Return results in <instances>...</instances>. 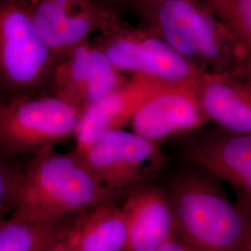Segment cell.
I'll return each mask as SVG.
<instances>
[{"mask_svg":"<svg viewBox=\"0 0 251 251\" xmlns=\"http://www.w3.org/2000/svg\"><path fill=\"white\" fill-rule=\"evenodd\" d=\"M61 55L39 36L25 0H0V95H48Z\"/></svg>","mask_w":251,"mask_h":251,"instance_id":"cell-4","label":"cell"},{"mask_svg":"<svg viewBox=\"0 0 251 251\" xmlns=\"http://www.w3.org/2000/svg\"><path fill=\"white\" fill-rule=\"evenodd\" d=\"M198 82L170 87L153 95L135 114L129 124L132 131L160 145L210 122L198 98Z\"/></svg>","mask_w":251,"mask_h":251,"instance_id":"cell-11","label":"cell"},{"mask_svg":"<svg viewBox=\"0 0 251 251\" xmlns=\"http://www.w3.org/2000/svg\"><path fill=\"white\" fill-rule=\"evenodd\" d=\"M126 236L125 215L116 202L80 213L67 233L73 251H124Z\"/></svg>","mask_w":251,"mask_h":251,"instance_id":"cell-15","label":"cell"},{"mask_svg":"<svg viewBox=\"0 0 251 251\" xmlns=\"http://www.w3.org/2000/svg\"><path fill=\"white\" fill-rule=\"evenodd\" d=\"M39 36L55 53L118 30L123 12L105 0H25Z\"/></svg>","mask_w":251,"mask_h":251,"instance_id":"cell-8","label":"cell"},{"mask_svg":"<svg viewBox=\"0 0 251 251\" xmlns=\"http://www.w3.org/2000/svg\"><path fill=\"white\" fill-rule=\"evenodd\" d=\"M1 102H3V99H2V97H1V95H0V103Z\"/></svg>","mask_w":251,"mask_h":251,"instance_id":"cell-24","label":"cell"},{"mask_svg":"<svg viewBox=\"0 0 251 251\" xmlns=\"http://www.w3.org/2000/svg\"><path fill=\"white\" fill-rule=\"evenodd\" d=\"M118 198L101 184L75 150L63 153L49 147L25 160L9 216L51 223Z\"/></svg>","mask_w":251,"mask_h":251,"instance_id":"cell-1","label":"cell"},{"mask_svg":"<svg viewBox=\"0 0 251 251\" xmlns=\"http://www.w3.org/2000/svg\"><path fill=\"white\" fill-rule=\"evenodd\" d=\"M105 1L122 12L125 10L129 11L131 3H132V0H105Z\"/></svg>","mask_w":251,"mask_h":251,"instance_id":"cell-22","label":"cell"},{"mask_svg":"<svg viewBox=\"0 0 251 251\" xmlns=\"http://www.w3.org/2000/svg\"><path fill=\"white\" fill-rule=\"evenodd\" d=\"M91 41L106 54L119 72L130 77L179 86L197 83L206 71L143 27L126 24Z\"/></svg>","mask_w":251,"mask_h":251,"instance_id":"cell-6","label":"cell"},{"mask_svg":"<svg viewBox=\"0 0 251 251\" xmlns=\"http://www.w3.org/2000/svg\"><path fill=\"white\" fill-rule=\"evenodd\" d=\"M80 112L51 95L18 96L0 103V152L28 157L75 137Z\"/></svg>","mask_w":251,"mask_h":251,"instance_id":"cell-5","label":"cell"},{"mask_svg":"<svg viewBox=\"0 0 251 251\" xmlns=\"http://www.w3.org/2000/svg\"><path fill=\"white\" fill-rule=\"evenodd\" d=\"M158 251H189L176 237L165 243Z\"/></svg>","mask_w":251,"mask_h":251,"instance_id":"cell-21","label":"cell"},{"mask_svg":"<svg viewBox=\"0 0 251 251\" xmlns=\"http://www.w3.org/2000/svg\"><path fill=\"white\" fill-rule=\"evenodd\" d=\"M121 208L127 231L124 251H158L175 237L173 214L163 187L148 183L133 189Z\"/></svg>","mask_w":251,"mask_h":251,"instance_id":"cell-13","label":"cell"},{"mask_svg":"<svg viewBox=\"0 0 251 251\" xmlns=\"http://www.w3.org/2000/svg\"><path fill=\"white\" fill-rule=\"evenodd\" d=\"M25 160L0 152V222L11 213Z\"/></svg>","mask_w":251,"mask_h":251,"instance_id":"cell-18","label":"cell"},{"mask_svg":"<svg viewBox=\"0 0 251 251\" xmlns=\"http://www.w3.org/2000/svg\"><path fill=\"white\" fill-rule=\"evenodd\" d=\"M241 251H251V220L250 222V225H249V230H248V233L245 239V242L243 245Z\"/></svg>","mask_w":251,"mask_h":251,"instance_id":"cell-23","label":"cell"},{"mask_svg":"<svg viewBox=\"0 0 251 251\" xmlns=\"http://www.w3.org/2000/svg\"><path fill=\"white\" fill-rule=\"evenodd\" d=\"M74 220L40 224L9 216L0 222V251H45L67 233Z\"/></svg>","mask_w":251,"mask_h":251,"instance_id":"cell-16","label":"cell"},{"mask_svg":"<svg viewBox=\"0 0 251 251\" xmlns=\"http://www.w3.org/2000/svg\"><path fill=\"white\" fill-rule=\"evenodd\" d=\"M101 184L117 198L148 184L167 156L159 144L133 131L117 129L78 152Z\"/></svg>","mask_w":251,"mask_h":251,"instance_id":"cell-7","label":"cell"},{"mask_svg":"<svg viewBox=\"0 0 251 251\" xmlns=\"http://www.w3.org/2000/svg\"><path fill=\"white\" fill-rule=\"evenodd\" d=\"M128 78L99 47L88 40L61 54L48 95L67 102L83 115Z\"/></svg>","mask_w":251,"mask_h":251,"instance_id":"cell-10","label":"cell"},{"mask_svg":"<svg viewBox=\"0 0 251 251\" xmlns=\"http://www.w3.org/2000/svg\"><path fill=\"white\" fill-rule=\"evenodd\" d=\"M140 25L210 72L237 74L249 52L202 0H132Z\"/></svg>","mask_w":251,"mask_h":251,"instance_id":"cell-2","label":"cell"},{"mask_svg":"<svg viewBox=\"0 0 251 251\" xmlns=\"http://www.w3.org/2000/svg\"><path fill=\"white\" fill-rule=\"evenodd\" d=\"M251 55V0H202Z\"/></svg>","mask_w":251,"mask_h":251,"instance_id":"cell-17","label":"cell"},{"mask_svg":"<svg viewBox=\"0 0 251 251\" xmlns=\"http://www.w3.org/2000/svg\"><path fill=\"white\" fill-rule=\"evenodd\" d=\"M244 80L248 83L251 89V55L249 54L243 62L240 69L237 73Z\"/></svg>","mask_w":251,"mask_h":251,"instance_id":"cell-19","label":"cell"},{"mask_svg":"<svg viewBox=\"0 0 251 251\" xmlns=\"http://www.w3.org/2000/svg\"><path fill=\"white\" fill-rule=\"evenodd\" d=\"M173 86L130 77L90 106L81 117L75 138V151L84 152L103 136L129 125L135 114L153 95Z\"/></svg>","mask_w":251,"mask_h":251,"instance_id":"cell-12","label":"cell"},{"mask_svg":"<svg viewBox=\"0 0 251 251\" xmlns=\"http://www.w3.org/2000/svg\"><path fill=\"white\" fill-rule=\"evenodd\" d=\"M198 94L209 121L232 132H251V89L238 74L205 71Z\"/></svg>","mask_w":251,"mask_h":251,"instance_id":"cell-14","label":"cell"},{"mask_svg":"<svg viewBox=\"0 0 251 251\" xmlns=\"http://www.w3.org/2000/svg\"><path fill=\"white\" fill-rule=\"evenodd\" d=\"M184 154L190 164L228 183L236 205L251 220V132L203 126L189 134Z\"/></svg>","mask_w":251,"mask_h":251,"instance_id":"cell-9","label":"cell"},{"mask_svg":"<svg viewBox=\"0 0 251 251\" xmlns=\"http://www.w3.org/2000/svg\"><path fill=\"white\" fill-rule=\"evenodd\" d=\"M163 189L175 237L189 251H241L251 219L227 197L220 179L193 165Z\"/></svg>","mask_w":251,"mask_h":251,"instance_id":"cell-3","label":"cell"},{"mask_svg":"<svg viewBox=\"0 0 251 251\" xmlns=\"http://www.w3.org/2000/svg\"><path fill=\"white\" fill-rule=\"evenodd\" d=\"M45 251H73L72 247L67 238V233L63 235V237L59 239L57 242L54 243L50 247H49Z\"/></svg>","mask_w":251,"mask_h":251,"instance_id":"cell-20","label":"cell"}]
</instances>
